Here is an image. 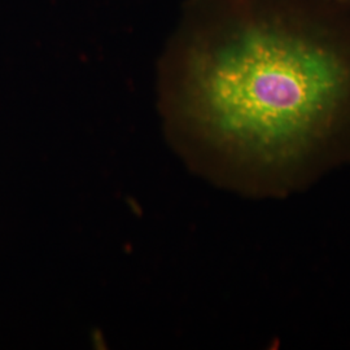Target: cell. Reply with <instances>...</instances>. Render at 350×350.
Listing matches in <instances>:
<instances>
[{
    "label": "cell",
    "instance_id": "7a4b0ae2",
    "mask_svg": "<svg viewBox=\"0 0 350 350\" xmlns=\"http://www.w3.org/2000/svg\"><path fill=\"white\" fill-rule=\"evenodd\" d=\"M329 1H332V3L338 4L340 7H342V8L350 11V0H329Z\"/></svg>",
    "mask_w": 350,
    "mask_h": 350
},
{
    "label": "cell",
    "instance_id": "6da1fadb",
    "mask_svg": "<svg viewBox=\"0 0 350 350\" xmlns=\"http://www.w3.org/2000/svg\"><path fill=\"white\" fill-rule=\"evenodd\" d=\"M173 104L245 192L286 198L350 163V11L329 0H189Z\"/></svg>",
    "mask_w": 350,
    "mask_h": 350
}]
</instances>
